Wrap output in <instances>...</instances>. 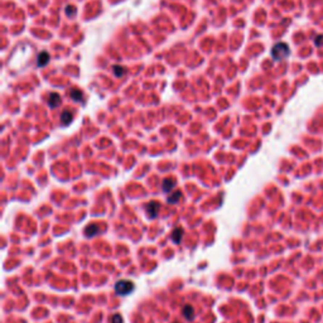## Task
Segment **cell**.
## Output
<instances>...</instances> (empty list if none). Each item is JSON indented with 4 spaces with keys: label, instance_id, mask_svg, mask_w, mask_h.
Here are the masks:
<instances>
[{
    "label": "cell",
    "instance_id": "obj_1",
    "mask_svg": "<svg viewBox=\"0 0 323 323\" xmlns=\"http://www.w3.org/2000/svg\"><path fill=\"white\" fill-rule=\"evenodd\" d=\"M289 56V47L285 43H278L271 49V57L275 61H282Z\"/></svg>",
    "mask_w": 323,
    "mask_h": 323
},
{
    "label": "cell",
    "instance_id": "obj_2",
    "mask_svg": "<svg viewBox=\"0 0 323 323\" xmlns=\"http://www.w3.org/2000/svg\"><path fill=\"white\" fill-rule=\"evenodd\" d=\"M134 290V284L129 280H119L115 284V293L119 296H128Z\"/></svg>",
    "mask_w": 323,
    "mask_h": 323
},
{
    "label": "cell",
    "instance_id": "obj_3",
    "mask_svg": "<svg viewBox=\"0 0 323 323\" xmlns=\"http://www.w3.org/2000/svg\"><path fill=\"white\" fill-rule=\"evenodd\" d=\"M158 212H159V203L155 202V201H152L147 205V213L149 217H157Z\"/></svg>",
    "mask_w": 323,
    "mask_h": 323
},
{
    "label": "cell",
    "instance_id": "obj_4",
    "mask_svg": "<svg viewBox=\"0 0 323 323\" xmlns=\"http://www.w3.org/2000/svg\"><path fill=\"white\" fill-rule=\"evenodd\" d=\"M60 102H61L60 95L56 94V92H52V94L49 95V97H48V106L52 107V109H54V107H57L60 105Z\"/></svg>",
    "mask_w": 323,
    "mask_h": 323
},
{
    "label": "cell",
    "instance_id": "obj_5",
    "mask_svg": "<svg viewBox=\"0 0 323 323\" xmlns=\"http://www.w3.org/2000/svg\"><path fill=\"white\" fill-rule=\"evenodd\" d=\"M49 61V54L47 52H40L37 57V66L38 67H44Z\"/></svg>",
    "mask_w": 323,
    "mask_h": 323
},
{
    "label": "cell",
    "instance_id": "obj_6",
    "mask_svg": "<svg viewBox=\"0 0 323 323\" xmlns=\"http://www.w3.org/2000/svg\"><path fill=\"white\" fill-rule=\"evenodd\" d=\"M97 234H99V227L96 225H89L85 228V235L87 236V237H94Z\"/></svg>",
    "mask_w": 323,
    "mask_h": 323
},
{
    "label": "cell",
    "instance_id": "obj_7",
    "mask_svg": "<svg viewBox=\"0 0 323 323\" xmlns=\"http://www.w3.org/2000/svg\"><path fill=\"white\" fill-rule=\"evenodd\" d=\"M183 315H184V318L187 319V321H191L193 318V315H195V311H193L192 305H189V304H186L184 305V308H183Z\"/></svg>",
    "mask_w": 323,
    "mask_h": 323
},
{
    "label": "cell",
    "instance_id": "obj_8",
    "mask_svg": "<svg viewBox=\"0 0 323 323\" xmlns=\"http://www.w3.org/2000/svg\"><path fill=\"white\" fill-rule=\"evenodd\" d=\"M174 184H176V182L172 178H166L163 181V191L164 192H170L172 189H173Z\"/></svg>",
    "mask_w": 323,
    "mask_h": 323
},
{
    "label": "cell",
    "instance_id": "obj_9",
    "mask_svg": "<svg viewBox=\"0 0 323 323\" xmlns=\"http://www.w3.org/2000/svg\"><path fill=\"white\" fill-rule=\"evenodd\" d=\"M71 121H72V114H71L69 111H63L62 112V115H61V123H62V125H68Z\"/></svg>",
    "mask_w": 323,
    "mask_h": 323
},
{
    "label": "cell",
    "instance_id": "obj_10",
    "mask_svg": "<svg viewBox=\"0 0 323 323\" xmlns=\"http://www.w3.org/2000/svg\"><path fill=\"white\" fill-rule=\"evenodd\" d=\"M182 235H183L182 228H176L174 231H173V234H172V240H173V242L174 244H178L179 241H181Z\"/></svg>",
    "mask_w": 323,
    "mask_h": 323
},
{
    "label": "cell",
    "instance_id": "obj_11",
    "mask_svg": "<svg viewBox=\"0 0 323 323\" xmlns=\"http://www.w3.org/2000/svg\"><path fill=\"white\" fill-rule=\"evenodd\" d=\"M181 195H182L181 191H176V192L173 193V195H172V196L168 198V202H169V203H177L178 201H179V197H181Z\"/></svg>",
    "mask_w": 323,
    "mask_h": 323
},
{
    "label": "cell",
    "instance_id": "obj_12",
    "mask_svg": "<svg viewBox=\"0 0 323 323\" xmlns=\"http://www.w3.org/2000/svg\"><path fill=\"white\" fill-rule=\"evenodd\" d=\"M71 97H72V100H73V101H76V102L81 101V100H82V94H81V91H77V90L72 91V92H71Z\"/></svg>",
    "mask_w": 323,
    "mask_h": 323
},
{
    "label": "cell",
    "instance_id": "obj_13",
    "mask_svg": "<svg viewBox=\"0 0 323 323\" xmlns=\"http://www.w3.org/2000/svg\"><path fill=\"white\" fill-rule=\"evenodd\" d=\"M112 69H114V73H115V76H118V77L124 76V73H125V68L120 67V66H114V67H112Z\"/></svg>",
    "mask_w": 323,
    "mask_h": 323
},
{
    "label": "cell",
    "instance_id": "obj_14",
    "mask_svg": "<svg viewBox=\"0 0 323 323\" xmlns=\"http://www.w3.org/2000/svg\"><path fill=\"white\" fill-rule=\"evenodd\" d=\"M66 14H67L68 17H71V15L75 17V15H76V8H75V6L68 5L67 8H66Z\"/></svg>",
    "mask_w": 323,
    "mask_h": 323
},
{
    "label": "cell",
    "instance_id": "obj_15",
    "mask_svg": "<svg viewBox=\"0 0 323 323\" xmlns=\"http://www.w3.org/2000/svg\"><path fill=\"white\" fill-rule=\"evenodd\" d=\"M112 323H123V318L120 314H115L112 317Z\"/></svg>",
    "mask_w": 323,
    "mask_h": 323
}]
</instances>
